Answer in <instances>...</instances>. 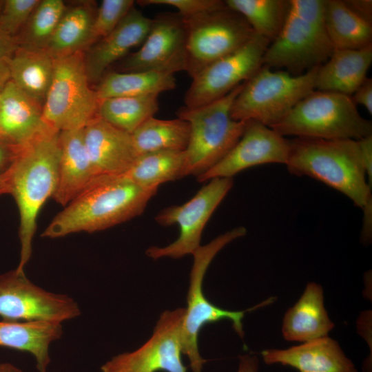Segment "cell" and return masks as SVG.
Listing matches in <instances>:
<instances>
[{
    "instance_id": "cell-1",
    "label": "cell",
    "mask_w": 372,
    "mask_h": 372,
    "mask_svg": "<svg viewBox=\"0 0 372 372\" xmlns=\"http://www.w3.org/2000/svg\"><path fill=\"white\" fill-rule=\"evenodd\" d=\"M60 132L45 125L25 145L18 147L9 167L10 194L19 213L20 260L16 268L24 272L31 258L32 240L40 209L52 197L58 183L61 155Z\"/></svg>"
},
{
    "instance_id": "cell-2",
    "label": "cell",
    "mask_w": 372,
    "mask_h": 372,
    "mask_svg": "<svg viewBox=\"0 0 372 372\" xmlns=\"http://www.w3.org/2000/svg\"><path fill=\"white\" fill-rule=\"evenodd\" d=\"M156 189H144L125 175L101 176L52 220L42 237L105 230L141 215Z\"/></svg>"
},
{
    "instance_id": "cell-3",
    "label": "cell",
    "mask_w": 372,
    "mask_h": 372,
    "mask_svg": "<svg viewBox=\"0 0 372 372\" xmlns=\"http://www.w3.org/2000/svg\"><path fill=\"white\" fill-rule=\"evenodd\" d=\"M289 141L285 165L291 174L322 182L361 209L372 201L358 141L300 137Z\"/></svg>"
},
{
    "instance_id": "cell-4",
    "label": "cell",
    "mask_w": 372,
    "mask_h": 372,
    "mask_svg": "<svg viewBox=\"0 0 372 372\" xmlns=\"http://www.w3.org/2000/svg\"><path fill=\"white\" fill-rule=\"evenodd\" d=\"M334 48L329 39L323 0H296L278 37L269 43L262 65L299 75L323 64Z\"/></svg>"
},
{
    "instance_id": "cell-5",
    "label": "cell",
    "mask_w": 372,
    "mask_h": 372,
    "mask_svg": "<svg viewBox=\"0 0 372 372\" xmlns=\"http://www.w3.org/2000/svg\"><path fill=\"white\" fill-rule=\"evenodd\" d=\"M247 229L238 227L215 238L208 244L200 247L192 254L194 262L189 274V286L181 328L182 353L187 355L193 372H201L204 364L198 350V335L200 329L207 324L223 320L231 322L238 335L243 338L242 320L247 311L267 306L276 300L270 297L265 301L245 311H230L221 309L208 300L204 295L203 283L205 273L216 254L233 240L244 236Z\"/></svg>"
},
{
    "instance_id": "cell-6",
    "label": "cell",
    "mask_w": 372,
    "mask_h": 372,
    "mask_svg": "<svg viewBox=\"0 0 372 372\" xmlns=\"http://www.w3.org/2000/svg\"><path fill=\"white\" fill-rule=\"evenodd\" d=\"M280 135L325 140H360L372 135L351 96L313 90L272 127Z\"/></svg>"
},
{
    "instance_id": "cell-7",
    "label": "cell",
    "mask_w": 372,
    "mask_h": 372,
    "mask_svg": "<svg viewBox=\"0 0 372 372\" xmlns=\"http://www.w3.org/2000/svg\"><path fill=\"white\" fill-rule=\"evenodd\" d=\"M318 67L293 75L283 70H273L262 65L243 83L233 101L231 117L240 121H255L272 128L298 102L315 90Z\"/></svg>"
},
{
    "instance_id": "cell-8",
    "label": "cell",
    "mask_w": 372,
    "mask_h": 372,
    "mask_svg": "<svg viewBox=\"0 0 372 372\" xmlns=\"http://www.w3.org/2000/svg\"><path fill=\"white\" fill-rule=\"evenodd\" d=\"M242 85L215 101L194 108L183 107L177 112V116L187 121L190 127L183 177H198L208 171L241 138L247 121L233 119L230 111Z\"/></svg>"
},
{
    "instance_id": "cell-9",
    "label": "cell",
    "mask_w": 372,
    "mask_h": 372,
    "mask_svg": "<svg viewBox=\"0 0 372 372\" xmlns=\"http://www.w3.org/2000/svg\"><path fill=\"white\" fill-rule=\"evenodd\" d=\"M99 102L87 76L84 51L54 58L52 79L42 107L46 125L59 132L83 129L96 117Z\"/></svg>"
},
{
    "instance_id": "cell-10",
    "label": "cell",
    "mask_w": 372,
    "mask_h": 372,
    "mask_svg": "<svg viewBox=\"0 0 372 372\" xmlns=\"http://www.w3.org/2000/svg\"><path fill=\"white\" fill-rule=\"evenodd\" d=\"M183 18L187 36L185 71L191 78L240 48L256 34L241 14L227 6Z\"/></svg>"
},
{
    "instance_id": "cell-11",
    "label": "cell",
    "mask_w": 372,
    "mask_h": 372,
    "mask_svg": "<svg viewBox=\"0 0 372 372\" xmlns=\"http://www.w3.org/2000/svg\"><path fill=\"white\" fill-rule=\"evenodd\" d=\"M232 186V178H212L189 201L163 209L155 216V220L163 226L177 224L179 236L169 245L149 247L147 256L156 260L163 257L178 259L192 255L200 246L207 223Z\"/></svg>"
},
{
    "instance_id": "cell-12",
    "label": "cell",
    "mask_w": 372,
    "mask_h": 372,
    "mask_svg": "<svg viewBox=\"0 0 372 372\" xmlns=\"http://www.w3.org/2000/svg\"><path fill=\"white\" fill-rule=\"evenodd\" d=\"M269 43L255 34L240 48L205 67L192 78L185 107L194 108L215 101L249 80L262 65Z\"/></svg>"
},
{
    "instance_id": "cell-13",
    "label": "cell",
    "mask_w": 372,
    "mask_h": 372,
    "mask_svg": "<svg viewBox=\"0 0 372 372\" xmlns=\"http://www.w3.org/2000/svg\"><path fill=\"white\" fill-rule=\"evenodd\" d=\"M80 314L72 298L34 285L24 272L15 269L0 275V316L4 321L61 323Z\"/></svg>"
},
{
    "instance_id": "cell-14",
    "label": "cell",
    "mask_w": 372,
    "mask_h": 372,
    "mask_svg": "<svg viewBox=\"0 0 372 372\" xmlns=\"http://www.w3.org/2000/svg\"><path fill=\"white\" fill-rule=\"evenodd\" d=\"M185 308L161 313L150 338L132 352L119 354L101 366L102 372H187L181 359V328Z\"/></svg>"
},
{
    "instance_id": "cell-15",
    "label": "cell",
    "mask_w": 372,
    "mask_h": 372,
    "mask_svg": "<svg viewBox=\"0 0 372 372\" xmlns=\"http://www.w3.org/2000/svg\"><path fill=\"white\" fill-rule=\"evenodd\" d=\"M186 27L177 13H163L152 19L141 48L119 61V72L153 71L174 74L185 71Z\"/></svg>"
},
{
    "instance_id": "cell-16",
    "label": "cell",
    "mask_w": 372,
    "mask_h": 372,
    "mask_svg": "<svg viewBox=\"0 0 372 372\" xmlns=\"http://www.w3.org/2000/svg\"><path fill=\"white\" fill-rule=\"evenodd\" d=\"M289 141L271 127L247 121L244 132L231 149L214 167L196 177L198 182L232 178L249 167L269 163L285 164Z\"/></svg>"
},
{
    "instance_id": "cell-17",
    "label": "cell",
    "mask_w": 372,
    "mask_h": 372,
    "mask_svg": "<svg viewBox=\"0 0 372 372\" xmlns=\"http://www.w3.org/2000/svg\"><path fill=\"white\" fill-rule=\"evenodd\" d=\"M152 19L133 7L120 23L107 36L84 52V63L90 83H99L106 70L125 57L145 40Z\"/></svg>"
},
{
    "instance_id": "cell-18",
    "label": "cell",
    "mask_w": 372,
    "mask_h": 372,
    "mask_svg": "<svg viewBox=\"0 0 372 372\" xmlns=\"http://www.w3.org/2000/svg\"><path fill=\"white\" fill-rule=\"evenodd\" d=\"M83 138L96 177L125 174L138 156L131 134L97 116L83 128Z\"/></svg>"
},
{
    "instance_id": "cell-19",
    "label": "cell",
    "mask_w": 372,
    "mask_h": 372,
    "mask_svg": "<svg viewBox=\"0 0 372 372\" xmlns=\"http://www.w3.org/2000/svg\"><path fill=\"white\" fill-rule=\"evenodd\" d=\"M260 354L267 364L289 366L299 372H357L339 343L328 335L286 349H266Z\"/></svg>"
},
{
    "instance_id": "cell-20",
    "label": "cell",
    "mask_w": 372,
    "mask_h": 372,
    "mask_svg": "<svg viewBox=\"0 0 372 372\" xmlns=\"http://www.w3.org/2000/svg\"><path fill=\"white\" fill-rule=\"evenodd\" d=\"M45 125L42 106L10 81L0 92V140L19 147Z\"/></svg>"
},
{
    "instance_id": "cell-21",
    "label": "cell",
    "mask_w": 372,
    "mask_h": 372,
    "mask_svg": "<svg viewBox=\"0 0 372 372\" xmlns=\"http://www.w3.org/2000/svg\"><path fill=\"white\" fill-rule=\"evenodd\" d=\"M59 137V178L52 197L65 207L96 177L85 147L83 128L61 132Z\"/></svg>"
},
{
    "instance_id": "cell-22",
    "label": "cell",
    "mask_w": 372,
    "mask_h": 372,
    "mask_svg": "<svg viewBox=\"0 0 372 372\" xmlns=\"http://www.w3.org/2000/svg\"><path fill=\"white\" fill-rule=\"evenodd\" d=\"M334 326L324 307L322 287L311 282L285 314L281 331L287 341L305 342L327 336Z\"/></svg>"
},
{
    "instance_id": "cell-23",
    "label": "cell",
    "mask_w": 372,
    "mask_h": 372,
    "mask_svg": "<svg viewBox=\"0 0 372 372\" xmlns=\"http://www.w3.org/2000/svg\"><path fill=\"white\" fill-rule=\"evenodd\" d=\"M372 62V45L360 49H334L318 67L315 90L351 96L367 78Z\"/></svg>"
},
{
    "instance_id": "cell-24",
    "label": "cell",
    "mask_w": 372,
    "mask_h": 372,
    "mask_svg": "<svg viewBox=\"0 0 372 372\" xmlns=\"http://www.w3.org/2000/svg\"><path fill=\"white\" fill-rule=\"evenodd\" d=\"M63 334L61 322L54 321H0V347L32 353L39 372H47L49 347Z\"/></svg>"
},
{
    "instance_id": "cell-25",
    "label": "cell",
    "mask_w": 372,
    "mask_h": 372,
    "mask_svg": "<svg viewBox=\"0 0 372 372\" xmlns=\"http://www.w3.org/2000/svg\"><path fill=\"white\" fill-rule=\"evenodd\" d=\"M96 8L87 1L67 7L45 50L53 57L84 51L92 44V25Z\"/></svg>"
},
{
    "instance_id": "cell-26",
    "label": "cell",
    "mask_w": 372,
    "mask_h": 372,
    "mask_svg": "<svg viewBox=\"0 0 372 372\" xmlns=\"http://www.w3.org/2000/svg\"><path fill=\"white\" fill-rule=\"evenodd\" d=\"M53 72L54 58L45 50L18 46L10 63V81L43 107Z\"/></svg>"
},
{
    "instance_id": "cell-27",
    "label": "cell",
    "mask_w": 372,
    "mask_h": 372,
    "mask_svg": "<svg viewBox=\"0 0 372 372\" xmlns=\"http://www.w3.org/2000/svg\"><path fill=\"white\" fill-rule=\"evenodd\" d=\"M325 25L334 49H360L372 45V23L340 0H324Z\"/></svg>"
},
{
    "instance_id": "cell-28",
    "label": "cell",
    "mask_w": 372,
    "mask_h": 372,
    "mask_svg": "<svg viewBox=\"0 0 372 372\" xmlns=\"http://www.w3.org/2000/svg\"><path fill=\"white\" fill-rule=\"evenodd\" d=\"M176 85V79L172 74L112 71L103 75L95 92L99 100L119 96H158L163 92L174 90Z\"/></svg>"
},
{
    "instance_id": "cell-29",
    "label": "cell",
    "mask_w": 372,
    "mask_h": 372,
    "mask_svg": "<svg viewBox=\"0 0 372 372\" xmlns=\"http://www.w3.org/2000/svg\"><path fill=\"white\" fill-rule=\"evenodd\" d=\"M190 127L187 121L180 118L147 119L132 134L137 155L151 152L174 150L185 151L189 139Z\"/></svg>"
},
{
    "instance_id": "cell-30",
    "label": "cell",
    "mask_w": 372,
    "mask_h": 372,
    "mask_svg": "<svg viewBox=\"0 0 372 372\" xmlns=\"http://www.w3.org/2000/svg\"><path fill=\"white\" fill-rule=\"evenodd\" d=\"M185 151L163 150L137 156L123 174L144 189H156L164 183L183 177Z\"/></svg>"
},
{
    "instance_id": "cell-31",
    "label": "cell",
    "mask_w": 372,
    "mask_h": 372,
    "mask_svg": "<svg viewBox=\"0 0 372 372\" xmlns=\"http://www.w3.org/2000/svg\"><path fill=\"white\" fill-rule=\"evenodd\" d=\"M158 95L119 96L99 100L96 116L132 134L158 110Z\"/></svg>"
},
{
    "instance_id": "cell-32",
    "label": "cell",
    "mask_w": 372,
    "mask_h": 372,
    "mask_svg": "<svg viewBox=\"0 0 372 372\" xmlns=\"http://www.w3.org/2000/svg\"><path fill=\"white\" fill-rule=\"evenodd\" d=\"M226 6L241 14L254 32L272 42L280 32L289 10L285 0H227Z\"/></svg>"
},
{
    "instance_id": "cell-33",
    "label": "cell",
    "mask_w": 372,
    "mask_h": 372,
    "mask_svg": "<svg viewBox=\"0 0 372 372\" xmlns=\"http://www.w3.org/2000/svg\"><path fill=\"white\" fill-rule=\"evenodd\" d=\"M67 6L62 0H39L15 39L19 47L45 50Z\"/></svg>"
},
{
    "instance_id": "cell-34",
    "label": "cell",
    "mask_w": 372,
    "mask_h": 372,
    "mask_svg": "<svg viewBox=\"0 0 372 372\" xmlns=\"http://www.w3.org/2000/svg\"><path fill=\"white\" fill-rule=\"evenodd\" d=\"M133 7L134 1L132 0L102 1L93 22L92 44L110 34Z\"/></svg>"
},
{
    "instance_id": "cell-35",
    "label": "cell",
    "mask_w": 372,
    "mask_h": 372,
    "mask_svg": "<svg viewBox=\"0 0 372 372\" xmlns=\"http://www.w3.org/2000/svg\"><path fill=\"white\" fill-rule=\"evenodd\" d=\"M39 0H5L0 13V30L15 37L23 28Z\"/></svg>"
},
{
    "instance_id": "cell-36",
    "label": "cell",
    "mask_w": 372,
    "mask_h": 372,
    "mask_svg": "<svg viewBox=\"0 0 372 372\" xmlns=\"http://www.w3.org/2000/svg\"><path fill=\"white\" fill-rule=\"evenodd\" d=\"M138 2L141 6L165 5L174 7L183 17H192L226 6L225 1L220 0H143Z\"/></svg>"
},
{
    "instance_id": "cell-37",
    "label": "cell",
    "mask_w": 372,
    "mask_h": 372,
    "mask_svg": "<svg viewBox=\"0 0 372 372\" xmlns=\"http://www.w3.org/2000/svg\"><path fill=\"white\" fill-rule=\"evenodd\" d=\"M17 48L15 37L0 30V92L10 81V63Z\"/></svg>"
},
{
    "instance_id": "cell-38",
    "label": "cell",
    "mask_w": 372,
    "mask_h": 372,
    "mask_svg": "<svg viewBox=\"0 0 372 372\" xmlns=\"http://www.w3.org/2000/svg\"><path fill=\"white\" fill-rule=\"evenodd\" d=\"M355 105L359 104L372 114V79L367 77L351 96Z\"/></svg>"
},
{
    "instance_id": "cell-39",
    "label": "cell",
    "mask_w": 372,
    "mask_h": 372,
    "mask_svg": "<svg viewBox=\"0 0 372 372\" xmlns=\"http://www.w3.org/2000/svg\"><path fill=\"white\" fill-rule=\"evenodd\" d=\"M358 143L367 181L372 187V135L358 140Z\"/></svg>"
},
{
    "instance_id": "cell-40",
    "label": "cell",
    "mask_w": 372,
    "mask_h": 372,
    "mask_svg": "<svg viewBox=\"0 0 372 372\" xmlns=\"http://www.w3.org/2000/svg\"><path fill=\"white\" fill-rule=\"evenodd\" d=\"M344 1L353 12L371 22L372 1L371 0H348Z\"/></svg>"
},
{
    "instance_id": "cell-41",
    "label": "cell",
    "mask_w": 372,
    "mask_h": 372,
    "mask_svg": "<svg viewBox=\"0 0 372 372\" xmlns=\"http://www.w3.org/2000/svg\"><path fill=\"white\" fill-rule=\"evenodd\" d=\"M18 147L0 140V174L5 172L12 163Z\"/></svg>"
},
{
    "instance_id": "cell-42",
    "label": "cell",
    "mask_w": 372,
    "mask_h": 372,
    "mask_svg": "<svg viewBox=\"0 0 372 372\" xmlns=\"http://www.w3.org/2000/svg\"><path fill=\"white\" fill-rule=\"evenodd\" d=\"M362 209L363 210L362 240L364 242H369L372 231V201L368 203Z\"/></svg>"
},
{
    "instance_id": "cell-43",
    "label": "cell",
    "mask_w": 372,
    "mask_h": 372,
    "mask_svg": "<svg viewBox=\"0 0 372 372\" xmlns=\"http://www.w3.org/2000/svg\"><path fill=\"white\" fill-rule=\"evenodd\" d=\"M259 361L256 356L245 355L240 357L237 372H258Z\"/></svg>"
},
{
    "instance_id": "cell-44",
    "label": "cell",
    "mask_w": 372,
    "mask_h": 372,
    "mask_svg": "<svg viewBox=\"0 0 372 372\" xmlns=\"http://www.w3.org/2000/svg\"><path fill=\"white\" fill-rule=\"evenodd\" d=\"M8 169L5 172L0 174V196L10 193V172Z\"/></svg>"
},
{
    "instance_id": "cell-45",
    "label": "cell",
    "mask_w": 372,
    "mask_h": 372,
    "mask_svg": "<svg viewBox=\"0 0 372 372\" xmlns=\"http://www.w3.org/2000/svg\"><path fill=\"white\" fill-rule=\"evenodd\" d=\"M0 372H22V371L10 363H0Z\"/></svg>"
},
{
    "instance_id": "cell-46",
    "label": "cell",
    "mask_w": 372,
    "mask_h": 372,
    "mask_svg": "<svg viewBox=\"0 0 372 372\" xmlns=\"http://www.w3.org/2000/svg\"><path fill=\"white\" fill-rule=\"evenodd\" d=\"M3 1L0 0V13L3 7Z\"/></svg>"
}]
</instances>
